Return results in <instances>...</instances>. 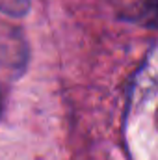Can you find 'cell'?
Listing matches in <instances>:
<instances>
[{
    "mask_svg": "<svg viewBox=\"0 0 158 160\" xmlns=\"http://www.w3.org/2000/svg\"><path fill=\"white\" fill-rule=\"evenodd\" d=\"M134 17L140 22H143V24L158 28V0H145L143 4H140L136 8V15Z\"/></svg>",
    "mask_w": 158,
    "mask_h": 160,
    "instance_id": "1",
    "label": "cell"
},
{
    "mask_svg": "<svg viewBox=\"0 0 158 160\" xmlns=\"http://www.w3.org/2000/svg\"><path fill=\"white\" fill-rule=\"evenodd\" d=\"M156 127H158V110H156Z\"/></svg>",
    "mask_w": 158,
    "mask_h": 160,
    "instance_id": "2",
    "label": "cell"
}]
</instances>
